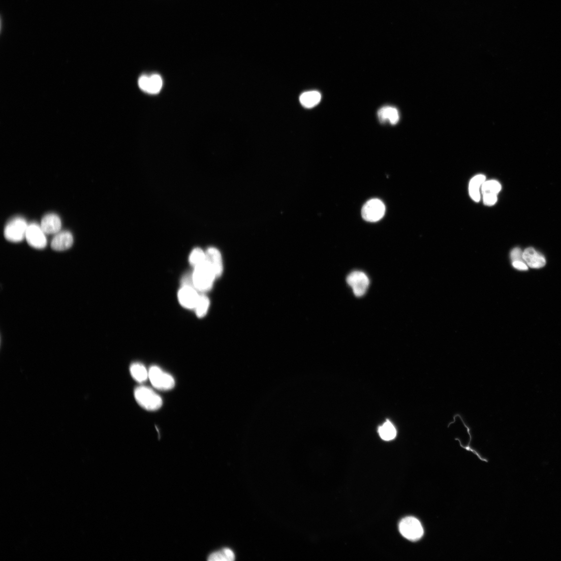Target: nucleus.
I'll return each instance as SVG.
<instances>
[{"mask_svg": "<svg viewBox=\"0 0 561 561\" xmlns=\"http://www.w3.org/2000/svg\"><path fill=\"white\" fill-rule=\"evenodd\" d=\"M192 275L194 288L201 292L210 291L217 278L205 260L203 263L194 268Z\"/></svg>", "mask_w": 561, "mask_h": 561, "instance_id": "nucleus-1", "label": "nucleus"}, {"mask_svg": "<svg viewBox=\"0 0 561 561\" xmlns=\"http://www.w3.org/2000/svg\"><path fill=\"white\" fill-rule=\"evenodd\" d=\"M134 396L138 404L148 410H156L162 405V400L151 388L144 386L137 388Z\"/></svg>", "mask_w": 561, "mask_h": 561, "instance_id": "nucleus-2", "label": "nucleus"}, {"mask_svg": "<svg viewBox=\"0 0 561 561\" xmlns=\"http://www.w3.org/2000/svg\"><path fill=\"white\" fill-rule=\"evenodd\" d=\"M399 530L402 536L410 541H417L424 535V530L420 522L414 517H406L399 524Z\"/></svg>", "mask_w": 561, "mask_h": 561, "instance_id": "nucleus-3", "label": "nucleus"}, {"mask_svg": "<svg viewBox=\"0 0 561 561\" xmlns=\"http://www.w3.org/2000/svg\"><path fill=\"white\" fill-rule=\"evenodd\" d=\"M28 226L24 218H16L7 224L4 229V237L9 241L21 242L26 238Z\"/></svg>", "mask_w": 561, "mask_h": 561, "instance_id": "nucleus-4", "label": "nucleus"}, {"mask_svg": "<svg viewBox=\"0 0 561 561\" xmlns=\"http://www.w3.org/2000/svg\"><path fill=\"white\" fill-rule=\"evenodd\" d=\"M149 378L153 386L157 389L169 390L174 388V378L160 368L153 366L149 369Z\"/></svg>", "mask_w": 561, "mask_h": 561, "instance_id": "nucleus-5", "label": "nucleus"}, {"mask_svg": "<svg viewBox=\"0 0 561 561\" xmlns=\"http://www.w3.org/2000/svg\"><path fill=\"white\" fill-rule=\"evenodd\" d=\"M386 208L380 200L374 199L365 204L362 209L363 218L369 222H376L384 216Z\"/></svg>", "mask_w": 561, "mask_h": 561, "instance_id": "nucleus-6", "label": "nucleus"}, {"mask_svg": "<svg viewBox=\"0 0 561 561\" xmlns=\"http://www.w3.org/2000/svg\"><path fill=\"white\" fill-rule=\"evenodd\" d=\"M348 285L352 288L354 294L361 297L366 294L370 285L368 276L361 271H354L347 278Z\"/></svg>", "mask_w": 561, "mask_h": 561, "instance_id": "nucleus-7", "label": "nucleus"}, {"mask_svg": "<svg viewBox=\"0 0 561 561\" xmlns=\"http://www.w3.org/2000/svg\"><path fill=\"white\" fill-rule=\"evenodd\" d=\"M26 239L28 244L36 249H43L47 245L45 233L41 227L34 223L28 225Z\"/></svg>", "mask_w": 561, "mask_h": 561, "instance_id": "nucleus-8", "label": "nucleus"}, {"mask_svg": "<svg viewBox=\"0 0 561 561\" xmlns=\"http://www.w3.org/2000/svg\"><path fill=\"white\" fill-rule=\"evenodd\" d=\"M198 292L194 287L182 286L178 294L180 303L187 309L194 310L200 297Z\"/></svg>", "mask_w": 561, "mask_h": 561, "instance_id": "nucleus-9", "label": "nucleus"}, {"mask_svg": "<svg viewBox=\"0 0 561 561\" xmlns=\"http://www.w3.org/2000/svg\"><path fill=\"white\" fill-rule=\"evenodd\" d=\"M206 263L211 268L217 278L222 273L223 265L220 251L214 248H210L205 251Z\"/></svg>", "mask_w": 561, "mask_h": 561, "instance_id": "nucleus-10", "label": "nucleus"}, {"mask_svg": "<svg viewBox=\"0 0 561 561\" xmlns=\"http://www.w3.org/2000/svg\"><path fill=\"white\" fill-rule=\"evenodd\" d=\"M139 86L143 91L150 94H157L162 87V80L159 75L154 74L151 77L142 76L138 81Z\"/></svg>", "mask_w": 561, "mask_h": 561, "instance_id": "nucleus-11", "label": "nucleus"}, {"mask_svg": "<svg viewBox=\"0 0 561 561\" xmlns=\"http://www.w3.org/2000/svg\"><path fill=\"white\" fill-rule=\"evenodd\" d=\"M73 243L72 234L68 231H60L53 238L51 247L53 249L62 251L70 249Z\"/></svg>", "mask_w": 561, "mask_h": 561, "instance_id": "nucleus-12", "label": "nucleus"}, {"mask_svg": "<svg viewBox=\"0 0 561 561\" xmlns=\"http://www.w3.org/2000/svg\"><path fill=\"white\" fill-rule=\"evenodd\" d=\"M41 227L46 235L58 233L62 228L61 220L57 215L47 214L42 219Z\"/></svg>", "mask_w": 561, "mask_h": 561, "instance_id": "nucleus-13", "label": "nucleus"}, {"mask_svg": "<svg viewBox=\"0 0 561 561\" xmlns=\"http://www.w3.org/2000/svg\"><path fill=\"white\" fill-rule=\"evenodd\" d=\"M523 259L532 268L539 269L545 266L546 261L543 255L532 248L525 249L523 252Z\"/></svg>", "mask_w": 561, "mask_h": 561, "instance_id": "nucleus-14", "label": "nucleus"}, {"mask_svg": "<svg viewBox=\"0 0 561 561\" xmlns=\"http://www.w3.org/2000/svg\"><path fill=\"white\" fill-rule=\"evenodd\" d=\"M377 114L382 124L389 123L392 125H396L400 119L398 110L391 106L383 107L378 110Z\"/></svg>", "mask_w": 561, "mask_h": 561, "instance_id": "nucleus-15", "label": "nucleus"}, {"mask_svg": "<svg viewBox=\"0 0 561 561\" xmlns=\"http://www.w3.org/2000/svg\"><path fill=\"white\" fill-rule=\"evenodd\" d=\"M321 94L316 91L303 93L299 98L301 104L307 108H312L316 106L320 102Z\"/></svg>", "mask_w": 561, "mask_h": 561, "instance_id": "nucleus-16", "label": "nucleus"}, {"mask_svg": "<svg viewBox=\"0 0 561 561\" xmlns=\"http://www.w3.org/2000/svg\"><path fill=\"white\" fill-rule=\"evenodd\" d=\"M485 180L486 177L484 175H478L473 177L470 182L469 194L472 199L476 202L480 200V189Z\"/></svg>", "mask_w": 561, "mask_h": 561, "instance_id": "nucleus-17", "label": "nucleus"}, {"mask_svg": "<svg viewBox=\"0 0 561 561\" xmlns=\"http://www.w3.org/2000/svg\"><path fill=\"white\" fill-rule=\"evenodd\" d=\"M130 372L133 378L139 382L145 381L149 377V372L143 364L135 363L130 368Z\"/></svg>", "mask_w": 561, "mask_h": 561, "instance_id": "nucleus-18", "label": "nucleus"}, {"mask_svg": "<svg viewBox=\"0 0 561 561\" xmlns=\"http://www.w3.org/2000/svg\"><path fill=\"white\" fill-rule=\"evenodd\" d=\"M235 555L229 548H223L211 554L208 558L210 561H232L235 560Z\"/></svg>", "mask_w": 561, "mask_h": 561, "instance_id": "nucleus-19", "label": "nucleus"}, {"mask_svg": "<svg viewBox=\"0 0 561 561\" xmlns=\"http://www.w3.org/2000/svg\"><path fill=\"white\" fill-rule=\"evenodd\" d=\"M378 433L381 438L385 441L392 440L397 436L396 429L388 420L379 427Z\"/></svg>", "mask_w": 561, "mask_h": 561, "instance_id": "nucleus-20", "label": "nucleus"}, {"mask_svg": "<svg viewBox=\"0 0 561 561\" xmlns=\"http://www.w3.org/2000/svg\"><path fill=\"white\" fill-rule=\"evenodd\" d=\"M210 302L209 298L204 295H200L194 310L198 317L201 318L207 314Z\"/></svg>", "mask_w": 561, "mask_h": 561, "instance_id": "nucleus-21", "label": "nucleus"}, {"mask_svg": "<svg viewBox=\"0 0 561 561\" xmlns=\"http://www.w3.org/2000/svg\"><path fill=\"white\" fill-rule=\"evenodd\" d=\"M205 260V251L200 248L193 249L189 258V263L193 268L203 263Z\"/></svg>", "mask_w": 561, "mask_h": 561, "instance_id": "nucleus-22", "label": "nucleus"}, {"mask_svg": "<svg viewBox=\"0 0 561 561\" xmlns=\"http://www.w3.org/2000/svg\"><path fill=\"white\" fill-rule=\"evenodd\" d=\"M501 189L500 183L494 180L485 181L482 186L483 194L486 193H493L498 194Z\"/></svg>", "mask_w": 561, "mask_h": 561, "instance_id": "nucleus-23", "label": "nucleus"}, {"mask_svg": "<svg viewBox=\"0 0 561 561\" xmlns=\"http://www.w3.org/2000/svg\"><path fill=\"white\" fill-rule=\"evenodd\" d=\"M498 201L497 194L493 193H486L483 194V202L485 205L492 206Z\"/></svg>", "mask_w": 561, "mask_h": 561, "instance_id": "nucleus-24", "label": "nucleus"}, {"mask_svg": "<svg viewBox=\"0 0 561 561\" xmlns=\"http://www.w3.org/2000/svg\"><path fill=\"white\" fill-rule=\"evenodd\" d=\"M181 284L182 286H190L194 288L192 273H187L184 275L182 278Z\"/></svg>", "mask_w": 561, "mask_h": 561, "instance_id": "nucleus-25", "label": "nucleus"}, {"mask_svg": "<svg viewBox=\"0 0 561 561\" xmlns=\"http://www.w3.org/2000/svg\"><path fill=\"white\" fill-rule=\"evenodd\" d=\"M511 258L512 261L522 260L523 253L520 249L515 248L512 249L510 254Z\"/></svg>", "mask_w": 561, "mask_h": 561, "instance_id": "nucleus-26", "label": "nucleus"}, {"mask_svg": "<svg viewBox=\"0 0 561 561\" xmlns=\"http://www.w3.org/2000/svg\"><path fill=\"white\" fill-rule=\"evenodd\" d=\"M512 265L514 268L519 270L525 271L528 269V266L522 260L513 261Z\"/></svg>", "mask_w": 561, "mask_h": 561, "instance_id": "nucleus-27", "label": "nucleus"}]
</instances>
